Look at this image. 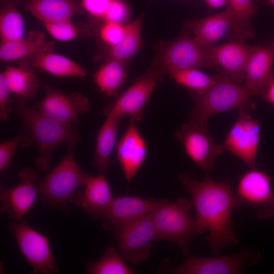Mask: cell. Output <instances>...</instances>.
Wrapping results in <instances>:
<instances>
[{
    "mask_svg": "<svg viewBox=\"0 0 274 274\" xmlns=\"http://www.w3.org/2000/svg\"><path fill=\"white\" fill-rule=\"evenodd\" d=\"M178 179L191 195L200 233L209 232L207 238L212 253L218 255L223 248L236 244L231 217L232 211L241 207L228 181H216L208 176L199 181L185 173L180 174Z\"/></svg>",
    "mask_w": 274,
    "mask_h": 274,
    "instance_id": "6da1fadb",
    "label": "cell"
},
{
    "mask_svg": "<svg viewBox=\"0 0 274 274\" xmlns=\"http://www.w3.org/2000/svg\"><path fill=\"white\" fill-rule=\"evenodd\" d=\"M214 76L215 82L206 90L190 91L193 107L189 122L206 128L214 115L232 110L251 112L256 108L244 85L231 80L222 70Z\"/></svg>",
    "mask_w": 274,
    "mask_h": 274,
    "instance_id": "7a4b0ae2",
    "label": "cell"
},
{
    "mask_svg": "<svg viewBox=\"0 0 274 274\" xmlns=\"http://www.w3.org/2000/svg\"><path fill=\"white\" fill-rule=\"evenodd\" d=\"M15 110L36 144L39 156L35 165L40 170L49 169L51 154L57 146L63 143L76 145L80 140L75 125L56 121L18 97L15 100Z\"/></svg>",
    "mask_w": 274,
    "mask_h": 274,
    "instance_id": "3957f363",
    "label": "cell"
},
{
    "mask_svg": "<svg viewBox=\"0 0 274 274\" xmlns=\"http://www.w3.org/2000/svg\"><path fill=\"white\" fill-rule=\"evenodd\" d=\"M76 144L68 145L67 150L58 165L38 183V195L46 206L60 209L70 214L69 203L74 202L76 190L83 186L91 175L83 171L74 154Z\"/></svg>",
    "mask_w": 274,
    "mask_h": 274,
    "instance_id": "277c9868",
    "label": "cell"
},
{
    "mask_svg": "<svg viewBox=\"0 0 274 274\" xmlns=\"http://www.w3.org/2000/svg\"><path fill=\"white\" fill-rule=\"evenodd\" d=\"M191 201L186 198L176 201L162 199L151 213L156 241H167L179 247L186 256L190 254V242L193 234H200L190 212Z\"/></svg>",
    "mask_w": 274,
    "mask_h": 274,
    "instance_id": "5b68a950",
    "label": "cell"
},
{
    "mask_svg": "<svg viewBox=\"0 0 274 274\" xmlns=\"http://www.w3.org/2000/svg\"><path fill=\"white\" fill-rule=\"evenodd\" d=\"M164 76L153 66L106 108L104 111L105 115L122 118L127 116L129 121L137 123L141 121L144 117L145 107L149 97Z\"/></svg>",
    "mask_w": 274,
    "mask_h": 274,
    "instance_id": "8992f818",
    "label": "cell"
},
{
    "mask_svg": "<svg viewBox=\"0 0 274 274\" xmlns=\"http://www.w3.org/2000/svg\"><path fill=\"white\" fill-rule=\"evenodd\" d=\"M9 228L19 249L33 269L34 274L58 273L59 269L53 257L48 237L25 222H10Z\"/></svg>",
    "mask_w": 274,
    "mask_h": 274,
    "instance_id": "52a82bcc",
    "label": "cell"
},
{
    "mask_svg": "<svg viewBox=\"0 0 274 274\" xmlns=\"http://www.w3.org/2000/svg\"><path fill=\"white\" fill-rule=\"evenodd\" d=\"M113 230L119 252L125 261L138 264L148 259L151 253V243L156 241L151 213Z\"/></svg>",
    "mask_w": 274,
    "mask_h": 274,
    "instance_id": "ba28073f",
    "label": "cell"
},
{
    "mask_svg": "<svg viewBox=\"0 0 274 274\" xmlns=\"http://www.w3.org/2000/svg\"><path fill=\"white\" fill-rule=\"evenodd\" d=\"M261 127V120L253 118L251 112H239L221 144L224 150L239 159L249 168L255 167Z\"/></svg>",
    "mask_w": 274,
    "mask_h": 274,
    "instance_id": "9c48e42d",
    "label": "cell"
},
{
    "mask_svg": "<svg viewBox=\"0 0 274 274\" xmlns=\"http://www.w3.org/2000/svg\"><path fill=\"white\" fill-rule=\"evenodd\" d=\"M158 60V64L154 66L164 75L185 69L211 67L203 47L187 32L167 43Z\"/></svg>",
    "mask_w": 274,
    "mask_h": 274,
    "instance_id": "30bf717a",
    "label": "cell"
},
{
    "mask_svg": "<svg viewBox=\"0 0 274 274\" xmlns=\"http://www.w3.org/2000/svg\"><path fill=\"white\" fill-rule=\"evenodd\" d=\"M241 209L247 207L256 210L260 218L274 216V188L265 172L251 168L239 178L235 193Z\"/></svg>",
    "mask_w": 274,
    "mask_h": 274,
    "instance_id": "8fae6325",
    "label": "cell"
},
{
    "mask_svg": "<svg viewBox=\"0 0 274 274\" xmlns=\"http://www.w3.org/2000/svg\"><path fill=\"white\" fill-rule=\"evenodd\" d=\"M175 136L187 156L207 174L214 169L216 160L224 150L210 135L208 128L189 122L182 125Z\"/></svg>",
    "mask_w": 274,
    "mask_h": 274,
    "instance_id": "7c38bea8",
    "label": "cell"
},
{
    "mask_svg": "<svg viewBox=\"0 0 274 274\" xmlns=\"http://www.w3.org/2000/svg\"><path fill=\"white\" fill-rule=\"evenodd\" d=\"M43 99L36 108L45 116L60 123L75 125L80 115L86 113L90 108L89 99L79 92L64 93L45 86Z\"/></svg>",
    "mask_w": 274,
    "mask_h": 274,
    "instance_id": "4fadbf2b",
    "label": "cell"
},
{
    "mask_svg": "<svg viewBox=\"0 0 274 274\" xmlns=\"http://www.w3.org/2000/svg\"><path fill=\"white\" fill-rule=\"evenodd\" d=\"M38 176L37 172L31 168L21 169L18 174L19 184L1 191V212L6 213L14 221H22L33 207L38 195L35 185Z\"/></svg>",
    "mask_w": 274,
    "mask_h": 274,
    "instance_id": "5bb4252c",
    "label": "cell"
},
{
    "mask_svg": "<svg viewBox=\"0 0 274 274\" xmlns=\"http://www.w3.org/2000/svg\"><path fill=\"white\" fill-rule=\"evenodd\" d=\"M211 67L220 66L231 80L244 83L247 62L252 46L245 41L230 40L225 43L203 47Z\"/></svg>",
    "mask_w": 274,
    "mask_h": 274,
    "instance_id": "9a60e30c",
    "label": "cell"
},
{
    "mask_svg": "<svg viewBox=\"0 0 274 274\" xmlns=\"http://www.w3.org/2000/svg\"><path fill=\"white\" fill-rule=\"evenodd\" d=\"M247 252L214 257H198L186 256L184 262L169 267L167 272L176 274H236L240 273L249 261Z\"/></svg>",
    "mask_w": 274,
    "mask_h": 274,
    "instance_id": "2e32d148",
    "label": "cell"
},
{
    "mask_svg": "<svg viewBox=\"0 0 274 274\" xmlns=\"http://www.w3.org/2000/svg\"><path fill=\"white\" fill-rule=\"evenodd\" d=\"M162 199L130 195L114 197L100 218L103 220L105 228L113 230L152 213Z\"/></svg>",
    "mask_w": 274,
    "mask_h": 274,
    "instance_id": "e0dca14e",
    "label": "cell"
},
{
    "mask_svg": "<svg viewBox=\"0 0 274 274\" xmlns=\"http://www.w3.org/2000/svg\"><path fill=\"white\" fill-rule=\"evenodd\" d=\"M271 46H252L245 71L244 86L251 97L261 96L274 78Z\"/></svg>",
    "mask_w": 274,
    "mask_h": 274,
    "instance_id": "ac0fdd59",
    "label": "cell"
},
{
    "mask_svg": "<svg viewBox=\"0 0 274 274\" xmlns=\"http://www.w3.org/2000/svg\"><path fill=\"white\" fill-rule=\"evenodd\" d=\"M116 156L128 183L144 163L148 153L146 142L136 122L129 124L116 146Z\"/></svg>",
    "mask_w": 274,
    "mask_h": 274,
    "instance_id": "d6986e66",
    "label": "cell"
},
{
    "mask_svg": "<svg viewBox=\"0 0 274 274\" xmlns=\"http://www.w3.org/2000/svg\"><path fill=\"white\" fill-rule=\"evenodd\" d=\"M83 186L74 202L85 213L100 218L114 198L108 180L104 174L90 175Z\"/></svg>",
    "mask_w": 274,
    "mask_h": 274,
    "instance_id": "ffe728a7",
    "label": "cell"
},
{
    "mask_svg": "<svg viewBox=\"0 0 274 274\" xmlns=\"http://www.w3.org/2000/svg\"><path fill=\"white\" fill-rule=\"evenodd\" d=\"M233 15L227 5L221 13L187 23L188 29L193 35V39L201 46L214 45L230 31L233 24Z\"/></svg>",
    "mask_w": 274,
    "mask_h": 274,
    "instance_id": "44dd1931",
    "label": "cell"
},
{
    "mask_svg": "<svg viewBox=\"0 0 274 274\" xmlns=\"http://www.w3.org/2000/svg\"><path fill=\"white\" fill-rule=\"evenodd\" d=\"M53 48L54 44L47 41L44 32L32 30L20 39L1 42L0 60L9 62L27 59L41 52L53 51Z\"/></svg>",
    "mask_w": 274,
    "mask_h": 274,
    "instance_id": "7402d4cb",
    "label": "cell"
},
{
    "mask_svg": "<svg viewBox=\"0 0 274 274\" xmlns=\"http://www.w3.org/2000/svg\"><path fill=\"white\" fill-rule=\"evenodd\" d=\"M23 8L42 23L72 20L83 10L76 0H27Z\"/></svg>",
    "mask_w": 274,
    "mask_h": 274,
    "instance_id": "603a6c76",
    "label": "cell"
},
{
    "mask_svg": "<svg viewBox=\"0 0 274 274\" xmlns=\"http://www.w3.org/2000/svg\"><path fill=\"white\" fill-rule=\"evenodd\" d=\"M26 61L33 67L56 77L82 78L87 75L78 63L53 51L38 53L27 58Z\"/></svg>",
    "mask_w": 274,
    "mask_h": 274,
    "instance_id": "cb8c5ba5",
    "label": "cell"
},
{
    "mask_svg": "<svg viewBox=\"0 0 274 274\" xmlns=\"http://www.w3.org/2000/svg\"><path fill=\"white\" fill-rule=\"evenodd\" d=\"M100 128L96 140L93 165L104 174L111 163V155L115 146L117 131L122 117L109 115Z\"/></svg>",
    "mask_w": 274,
    "mask_h": 274,
    "instance_id": "d4e9b609",
    "label": "cell"
},
{
    "mask_svg": "<svg viewBox=\"0 0 274 274\" xmlns=\"http://www.w3.org/2000/svg\"><path fill=\"white\" fill-rule=\"evenodd\" d=\"M33 67L26 61L17 66H8L2 72L11 93L26 101L34 96L39 87Z\"/></svg>",
    "mask_w": 274,
    "mask_h": 274,
    "instance_id": "484cf974",
    "label": "cell"
},
{
    "mask_svg": "<svg viewBox=\"0 0 274 274\" xmlns=\"http://www.w3.org/2000/svg\"><path fill=\"white\" fill-rule=\"evenodd\" d=\"M143 15L126 24L125 35L116 45L109 47L106 53L109 60L125 63L138 51L141 43Z\"/></svg>",
    "mask_w": 274,
    "mask_h": 274,
    "instance_id": "4316f807",
    "label": "cell"
},
{
    "mask_svg": "<svg viewBox=\"0 0 274 274\" xmlns=\"http://www.w3.org/2000/svg\"><path fill=\"white\" fill-rule=\"evenodd\" d=\"M124 62L109 60L94 75V81L100 91L107 96L115 95L124 84L127 77Z\"/></svg>",
    "mask_w": 274,
    "mask_h": 274,
    "instance_id": "83f0119b",
    "label": "cell"
},
{
    "mask_svg": "<svg viewBox=\"0 0 274 274\" xmlns=\"http://www.w3.org/2000/svg\"><path fill=\"white\" fill-rule=\"evenodd\" d=\"M233 15V24L229 31L231 40L245 41L251 38L254 33L251 19L256 11L252 0H227Z\"/></svg>",
    "mask_w": 274,
    "mask_h": 274,
    "instance_id": "f1b7e54d",
    "label": "cell"
},
{
    "mask_svg": "<svg viewBox=\"0 0 274 274\" xmlns=\"http://www.w3.org/2000/svg\"><path fill=\"white\" fill-rule=\"evenodd\" d=\"M25 36L24 21L17 8L15 1H5L0 13V37L1 42H7Z\"/></svg>",
    "mask_w": 274,
    "mask_h": 274,
    "instance_id": "f546056e",
    "label": "cell"
},
{
    "mask_svg": "<svg viewBox=\"0 0 274 274\" xmlns=\"http://www.w3.org/2000/svg\"><path fill=\"white\" fill-rule=\"evenodd\" d=\"M116 247L110 244L103 255L97 260L88 263L86 267L90 274H134L136 271L129 267Z\"/></svg>",
    "mask_w": 274,
    "mask_h": 274,
    "instance_id": "4dcf8cb0",
    "label": "cell"
},
{
    "mask_svg": "<svg viewBox=\"0 0 274 274\" xmlns=\"http://www.w3.org/2000/svg\"><path fill=\"white\" fill-rule=\"evenodd\" d=\"M169 76L179 85L190 91L201 92L216 81L214 75L211 76L196 68H188L172 72Z\"/></svg>",
    "mask_w": 274,
    "mask_h": 274,
    "instance_id": "1f68e13d",
    "label": "cell"
},
{
    "mask_svg": "<svg viewBox=\"0 0 274 274\" xmlns=\"http://www.w3.org/2000/svg\"><path fill=\"white\" fill-rule=\"evenodd\" d=\"M49 35L60 42H68L76 39L79 30L72 20L42 23Z\"/></svg>",
    "mask_w": 274,
    "mask_h": 274,
    "instance_id": "d6a6232c",
    "label": "cell"
},
{
    "mask_svg": "<svg viewBox=\"0 0 274 274\" xmlns=\"http://www.w3.org/2000/svg\"><path fill=\"white\" fill-rule=\"evenodd\" d=\"M24 131L20 132L13 138L3 142L0 145V171L3 172L10 165L19 145L25 142Z\"/></svg>",
    "mask_w": 274,
    "mask_h": 274,
    "instance_id": "836d02e7",
    "label": "cell"
},
{
    "mask_svg": "<svg viewBox=\"0 0 274 274\" xmlns=\"http://www.w3.org/2000/svg\"><path fill=\"white\" fill-rule=\"evenodd\" d=\"M126 24L113 22H104L99 30L100 39L109 47L118 44L123 38Z\"/></svg>",
    "mask_w": 274,
    "mask_h": 274,
    "instance_id": "e575fe53",
    "label": "cell"
},
{
    "mask_svg": "<svg viewBox=\"0 0 274 274\" xmlns=\"http://www.w3.org/2000/svg\"><path fill=\"white\" fill-rule=\"evenodd\" d=\"M129 15L127 5L123 0H111L102 18L104 22H113L123 24Z\"/></svg>",
    "mask_w": 274,
    "mask_h": 274,
    "instance_id": "d590c367",
    "label": "cell"
},
{
    "mask_svg": "<svg viewBox=\"0 0 274 274\" xmlns=\"http://www.w3.org/2000/svg\"><path fill=\"white\" fill-rule=\"evenodd\" d=\"M111 0H80L82 9L93 17L102 18Z\"/></svg>",
    "mask_w": 274,
    "mask_h": 274,
    "instance_id": "8d00e7d4",
    "label": "cell"
},
{
    "mask_svg": "<svg viewBox=\"0 0 274 274\" xmlns=\"http://www.w3.org/2000/svg\"><path fill=\"white\" fill-rule=\"evenodd\" d=\"M12 93L2 72L0 74V118L6 121L12 110L10 94Z\"/></svg>",
    "mask_w": 274,
    "mask_h": 274,
    "instance_id": "74e56055",
    "label": "cell"
},
{
    "mask_svg": "<svg viewBox=\"0 0 274 274\" xmlns=\"http://www.w3.org/2000/svg\"><path fill=\"white\" fill-rule=\"evenodd\" d=\"M261 96L264 101L274 106V78L269 83Z\"/></svg>",
    "mask_w": 274,
    "mask_h": 274,
    "instance_id": "f35d334b",
    "label": "cell"
},
{
    "mask_svg": "<svg viewBox=\"0 0 274 274\" xmlns=\"http://www.w3.org/2000/svg\"><path fill=\"white\" fill-rule=\"evenodd\" d=\"M211 8H221L227 4V0H204Z\"/></svg>",
    "mask_w": 274,
    "mask_h": 274,
    "instance_id": "ab89813d",
    "label": "cell"
},
{
    "mask_svg": "<svg viewBox=\"0 0 274 274\" xmlns=\"http://www.w3.org/2000/svg\"><path fill=\"white\" fill-rule=\"evenodd\" d=\"M268 5H270L274 7V0H264Z\"/></svg>",
    "mask_w": 274,
    "mask_h": 274,
    "instance_id": "60d3db41",
    "label": "cell"
},
{
    "mask_svg": "<svg viewBox=\"0 0 274 274\" xmlns=\"http://www.w3.org/2000/svg\"><path fill=\"white\" fill-rule=\"evenodd\" d=\"M271 47H272L273 51L274 52V40H273V43H272V45Z\"/></svg>",
    "mask_w": 274,
    "mask_h": 274,
    "instance_id": "b9f144b4",
    "label": "cell"
}]
</instances>
